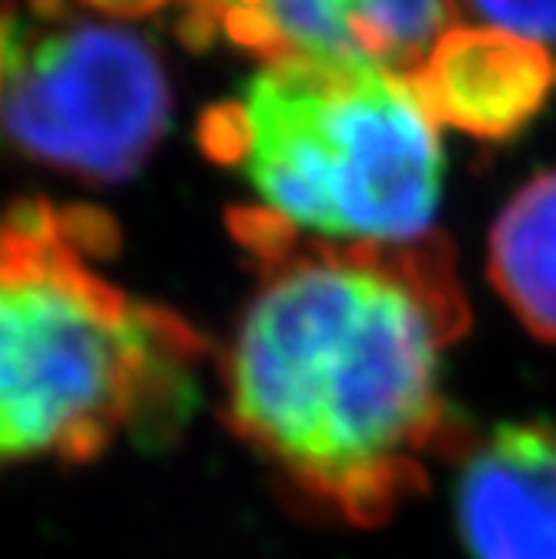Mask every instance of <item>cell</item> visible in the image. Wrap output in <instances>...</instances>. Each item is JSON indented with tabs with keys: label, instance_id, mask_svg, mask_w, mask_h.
<instances>
[{
	"label": "cell",
	"instance_id": "obj_1",
	"mask_svg": "<svg viewBox=\"0 0 556 559\" xmlns=\"http://www.w3.org/2000/svg\"><path fill=\"white\" fill-rule=\"evenodd\" d=\"M265 282L225 352V419L319 516L379 526L429 483V455L473 439L442 395V348L470 309L439 238H295L245 212Z\"/></svg>",
	"mask_w": 556,
	"mask_h": 559
},
{
	"label": "cell",
	"instance_id": "obj_2",
	"mask_svg": "<svg viewBox=\"0 0 556 559\" xmlns=\"http://www.w3.org/2000/svg\"><path fill=\"white\" fill-rule=\"evenodd\" d=\"M94 212L24 201L0 215V469L91 463L118 436L158 449L191 419L205 342L91 265Z\"/></svg>",
	"mask_w": 556,
	"mask_h": 559
},
{
	"label": "cell",
	"instance_id": "obj_3",
	"mask_svg": "<svg viewBox=\"0 0 556 559\" xmlns=\"http://www.w3.org/2000/svg\"><path fill=\"white\" fill-rule=\"evenodd\" d=\"M265 212L329 241L426 238L442 191L439 124L410 78L366 61L285 58L201 121Z\"/></svg>",
	"mask_w": 556,
	"mask_h": 559
},
{
	"label": "cell",
	"instance_id": "obj_4",
	"mask_svg": "<svg viewBox=\"0 0 556 559\" xmlns=\"http://www.w3.org/2000/svg\"><path fill=\"white\" fill-rule=\"evenodd\" d=\"M171 87L144 37L105 24L11 27L0 131L27 158L87 181H125L168 131Z\"/></svg>",
	"mask_w": 556,
	"mask_h": 559
},
{
	"label": "cell",
	"instance_id": "obj_5",
	"mask_svg": "<svg viewBox=\"0 0 556 559\" xmlns=\"http://www.w3.org/2000/svg\"><path fill=\"white\" fill-rule=\"evenodd\" d=\"M181 31L272 61H366L410 78L446 24V0H181Z\"/></svg>",
	"mask_w": 556,
	"mask_h": 559
},
{
	"label": "cell",
	"instance_id": "obj_6",
	"mask_svg": "<svg viewBox=\"0 0 556 559\" xmlns=\"http://www.w3.org/2000/svg\"><path fill=\"white\" fill-rule=\"evenodd\" d=\"M457 523L473 559H556V426L473 436L460 452Z\"/></svg>",
	"mask_w": 556,
	"mask_h": 559
},
{
	"label": "cell",
	"instance_id": "obj_7",
	"mask_svg": "<svg viewBox=\"0 0 556 559\" xmlns=\"http://www.w3.org/2000/svg\"><path fill=\"white\" fill-rule=\"evenodd\" d=\"M410 84L439 128L502 141L540 115L556 84V64L543 44L463 24L436 37Z\"/></svg>",
	"mask_w": 556,
	"mask_h": 559
},
{
	"label": "cell",
	"instance_id": "obj_8",
	"mask_svg": "<svg viewBox=\"0 0 556 559\" xmlns=\"http://www.w3.org/2000/svg\"><path fill=\"white\" fill-rule=\"evenodd\" d=\"M489 278L523 329L556 345V171L527 181L499 212Z\"/></svg>",
	"mask_w": 556,
	"mask_h": 559
},
{
	"label": "cell",
	"instance_id": "obj_9",
	"mask_svg": "<svg viewBox=\"0 0 556 559\" xmlns=\"http://www.w3.org/2000/svg\"><path fill=\"white\" fill-rule=\"evenodd\" d=\"M486 27L527 37L533 44H556V0H470Z\"/></svg>",
	"mask_w": 556,
	"mask_h": 559
},
{
	"label": "cell",
	"instance_id": "obj_10",
	"mask_svg": "<svg viewBox=\"0 0 556 559\" xmlns=\"http://www.w3.org/2000/svg\"><path fill=\"white\" fill-rule=\"evenodd\" d=\"M68 4H84L97 14H108V17H121V21H131V17H144V14H155L165 0H31V8L40 14V17H55L61 11H68Z\"/></svg>",
	"mask_w": 556,
	"mask_h": 559
}]
</instances>
